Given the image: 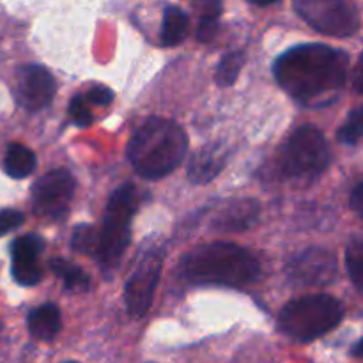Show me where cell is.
<instances>
[{"mask_svg":"<svg viewBox=\"0 0 363 363\" xmlns=\"http://www.w3.org/2000/svg\"><path fill=\"white\" fill-rule=\"evenodd\" d=\"M25 222L23 213L18 209H2L0 211V238L6 236L11 230L18 229Z\"/></svg>","mask_w":363,"mask_h":363,"instance_id":"d4e9b609","label":"cell"},{"mask_svg":"<svg viewBox=\"0 0 363 363\" xmlns=\"http://www.w3.org/2000/svg\"><path fill=\"white\" fill-rule=\"evenodd\" d=\"M84 96L85 99H87V103H91V105H98V106L110 105L113 99V92L110 91L108 87H103V85H96V87L89 89Z\"/></svg>","mask_w":363,"mask_h":363,"instance_id":"484cf974","label":"cell"},{"mask_svg":"<svg viewBox=\"0 0 363 363\" xmlns=\"http://www.w3.org/2000/svg\"><path fill=\"white\" fill-rule=\"evenodd\" d=\"M55 94V80L45 66L23 64L16 71L14 96L28 112H38L52 103Z\"/></svg>","mask_w":363,"mask_h":363,"instance_id":"8fae6325","label":"cell"},{"mask_svg":"<svg viewBox=\"0 0 363 363\" xmlns=\"http://www.w3.org/2000/svg\"><path fill=\"white\" fill-rule=\"evenodd\" d=\"M259 211L261 208L255 199H234V201L225 202L215 213L211 227L216 230H225V233L247 230L257 222Z\"/></svg>","mask_w":363,"mask_h":363,"instance_id":"4fadbf2b","label":"cell"},{"mask_svg":"<svg viewBox=\"0 0 363 363\" xmlns=\"http://www.w3.org/2000/svg\"><path fill=\"white\" fill-rule=\"evenodd\" d=\"M289 280L298 286H330L339 277V264L335 255L321 247L305 248L294 255L286 266Z\"/></svg>","mask_w":363,"mask_h":363,"instance_id":"30bf717a","label":"cell"},{"mask_svg":"<svg viewBox=\"0 0 363 363\" xmlns=\"http://www.w3.org/2000/svg\"><path fill=\"white\" fill-rule=\"evenodd\" d=\"M71 247L73 250L96 257L98 252V230L92 225H77L71 236Z\"/></svg>","mask_w":363,"mask_h":363,"instance_id":"603a6c76","label":"cell"},{"mask_svg":"<svg viewBox=\"0 0 363 363\" xmlns=\"http://www.w3.org/2000/svg\"><path fill=\"white\" fill-rule=\"evenodd\" d=\"M66 363H77V362H66Z\"/></svg>","mask_w":363,"mask_h":363,"instance_id":"f1b7e54d","label":"cell"},{"mask_svg":"<svg viewBox=\"0 0 363 363\" xmlns=\"http://www.w3.org/2000/svg\"><path fill=\"white\" fill-rule=\"evenodd\" d=\"M67 112H69L73 123L80 128L91 126L92 121H94L91 110H89V103L87 99H85V96H74V98L71 99Z\"/></svg>","mask_w":363,"mask_h":363,"instance_id":"cb8c5ba5","label":"cell"},{"mask_svg":"<svg viewBox=\"0 0 363 363\" xmlns=\"http://www.w3.org/2000/svg\"><path fill=\"white\" fill-rule=\"evenodd\" d=\"M163 269V252L152 248L135 266L124 286V301L131 318L140 319L149 312Z\"/></svg>","mask_w":363,"mask_h":363,"instance_id":"ba28073f","label":"cell"},{"mask_svg":"<svg viewBox=\"0 0 363 363\" xmlns=\"http://www.w3.org/2000/svg\"><path fill=\"white\" fill-rule=\"evenodd\" d=\"M245 62H247V53L243 50H234V52L225 53L220 60L218 67L215 73V82L220 87H230L234 82L240 77L241 69H243Z\"/></svg>","mask_w":363,"mask_h":363,"instance_id":"d6986e66","label":"cell"},{"mask_svg":"<svg viewBox=\"0 0 363 363\" xmlns=\"http://www.w3.org/2000/svg\"><path fill=\"white\" fill-rule=\"evenodd\" d=\"M43 250H45V240L38 234H25L13 241L11 273L20 286H35L41 280L43 272L38 264V259Z\"/></svg>","mask_w":363,"mask_h":363,"instance_id":"7c38bea8","label":"cell"},{"mask_svg":"<svg viewBox=\"0 0 363 363\" xmlns=\"http://www.w3.org/2000/svg\"><path fill=\"white\" fill-rule=\"evenodd\" d=\"M330 160L332 152L325 135L314 126H301L279 149L277 167L286 179L311 183L328 169Z\"/></svg>","mask_w":363,"mask_h":363,"instance_id":"8992f818","label":"cell"},{"mask_svg":"<svg viewBox=\"0 0 363 363\" xmlns=\"http://www.w3.org/2000/svg\"><path fill=\"white\" fill-rule=\"evenodd\" d=\"M179 273L197 286L245 287L261 279V264L247 248L216 241L188 252L181 259Z\"/></svg>","mask_w":363,"mask_h":363,"instance_id":"7a4b0ae2","label":"cell"},{"mask_svg":"<svg viewBox=\"0 0 363 363\" xmlns=\"http://www.w3.org/2000/svg\"><path fill=\"white\" fill-rule=\"evenodd\" d=\"M138 202H140L138 190L131 183L123 184L110 195L101 230H98V252L94 257L103 272L116 268L130 245L131 220L137 211Z\"/></svg>","mask_w":363,"mask_h":363,"instance_id":"5b68a950","label":"cell"},{"mask_svg":"<svg viewBox=\"0 0 363 363\" xmlns=\"http://www.w3.org/2000/svg\"><path fill=\"white\" fill-rule=\"evenodd\" d=\"M351 208L354 209L357 215H360L363 218V181L354 188L353 194H351Z\"/></svg>","mask_w":363,"mask_h":363,"instance_id":"4316f807","label":"cell"},{"mask_svg":"<svg viewBox=\"0 0 363 363\" xmlns=\"http://www.w3.org/2000/svg\"><path fill=\"white\" fill-rule=\"evenodd\" d=\"M346 268L351 282L363 294V241H351L346 248Z\"/></svg>","mask_w":363,"mask_h":363,"instance_id":"7402d4cb","label":"cell"},{"mask_svg":"<svg viewBox=\"0 0 363 363\" xmlns=\"http://www.w3.org/2000/svg\"><path fill=\"white\" fill-rule=\"evenodd\" d=\"M50 269L64 282L69 291H87L91 287V277L84 272V268L67 259H52Z\"/></svg>","mask_w":363,"mask_h":363,"instance_id":"ac0fdd59","label":"cell"},{"mask_svg":"<svg viewBox=\"0 0 363 363\" xmlns=\"http://www.w3.org/2000/svg\"><path fill=\"white\" fill-rule=\"evenodd\" d=\"M186 151L188 137L183 128L165 117L152 116L130 138L126 156L138 176L155 181L172 174Z\"/></svg>","mask_w":363,"mask_h":363,"instance_id":"3957f363","label":"cell"},{"mask_svg":"<svg viewBox=\"0 0 363 363\" xmlns=\"http://www.w3.org/2000/svg\"><path fill=\"white\" fill-rule=\"evenodd\" d=\"M347 53L332 46L298 45L277 57L273 74L280 87L301 106L323 108L337 101L347 78Z\"/></svg>","mask_w":363,"mask_h":363,"instance_id":"6da1fadb","label":"cell"},{"mask_svg":"<svg viewBox=\"0 0 363 363\" xmlns=\"http://www.w3.org/2000/svg\"><path fill=\"white\" fill-rule=\"evenodd\" d=\"M229 152H227L225 145L213 142V144H206L204 147L199 149L194 156H191L190 163H188V179L194 184H208L209 181L215 179L225 167Z\"/></svg>","mask_w":363,"mask_h":363,"instance_id":"5bb4252c","label":"cell"},{"mask_svg":"<svg viewBox=\"0 0 363 363\" xmlns=\"http://www.w3.org/2000/svg\"><path fill=\"white\" fill-rule=\"evenodd\" d=\"M74 195V177L66 169H53L32 186V209L38 216L60 220L69 209Z\"/></svg>","mask_w":363,"mask_h":363,"instance_id":"9c48e42d","label":"cell"},{"mask_svg":"<svg viewBox=\"0 0 363 363\" xmlns=\"http://www.w3.org/2000/svg\"><path fill=\"white\" fill-rule=\"evenodd\" d=\"M353 87H354V91L360 92V94H363V53H362L360 59H358L357 66H354Z\"/></svg>","mask_w":363,"mask_h":363,"instance_id":"83f0119b","label":"cell"},{"mask_svg":"<svg viewBox=\"0 0 363 363\" xmlns=\"http://www.w3.org/2000/svg\"><path fill=\"white\" fill-rule=\"evenodd\" d=\"M35 155L28 147L21 144H11L4 158V169L6 174L13 179H25L30 176L35 169Z\"/></svg>","mask_w":363,"mask_h":363,"instance_id":"e0dca14e","label":"cell"},{"mask_svg":"<svg viewBox=\"0 0 363 363\" xmlns=\"http://www.w3.org/2000/svg\"><path fill=\"white\" fill-rule=\"evenodd\" d=\"M294 11L312 28L330 38H350L360 27L357 6L342 0H298Z\"/></svg>","mask_w":363,"mask_h":363,"instance_id":"52a82bcc","label":"cell"},{"mask_svg":"<svg viewBox=\"0 0 363 363\" xmlns=\"http://www.w3.org/2000/svg\"><path fill=\"white\" fill-rule=\"evenodd\" d=\"M344 319V307L328 294H312L293 300L280 311L279 326L284 335L311 342L335 330Z\"/></svg>","mask_w":363,"mask_h":363,"instance_id":"277c9868","label":"cell"},{"mask_svg":"<svg viewBox=\"0 0 363 363\" xmlns=\"http://www.w3.org/2000/svg\"><path fill=\"white\" fill-rule=\"evenodd\" d=\"M337 138H339L340 144L346 145H354L357 142H360V138H363V103L354 110H351L346 123L337 131Z\"/></svg>","mask_w":363,"mask_h":363,"instance_id":"44dd1931","label":"cell"},{"mask_svg":"<svg viewBox=\"0 0 363 363\" xmlns=\"http://www.w3.org/2000/svg\"><path fill=\"white\" fill-rule=\"evenodd\" d=\"M206 11H202L201 18H199V27H197V39L201 43H211L216 38L220 30V14H222V4L218 2H209L204 4Z\"/></svg>","mask_w":363,"mask_h":363,"instance_id":"ffe728a7","label":"cell"},{"mask_svg":"<svg viewBox=\"0 0 363 363\" xmlns=\"http://www.w3.org/2000/svg\"><path fill=\"white\" fill-rule=\"evenodd\" d=\"M28 332L34 339L50 342L60 332V312L53 303H45L34 308L27 319Z\"/></svg>","mask_w":363,"mask_h":363,"instance_id":"9a60e30c","label":"cell"},{"mask_svg":"<svg viewBox=\"0 0 363 363\" xmlns=\"http://www.w3.org/2000/svg\"><path fill=\"white\" fill-rule=\"evenodd\" d=\"M188 28H190V18H188V14L181 7H165L162 21V34H160L163 45L176 46L183 43L188 35Z\"/></svg>","mask_w":363,"mask_h":363,"instance_id":"2e32d148","label":"cell"}]
</instances>
